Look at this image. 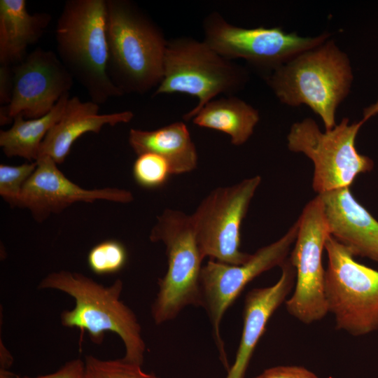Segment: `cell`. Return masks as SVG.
<instances>
[{
  "label": "cell",
  "instance_id": "cell-1",
  "mask_svg": "<svg viewBox=\"0 0 378 378\" xmlns=\"http://www.w3.org/2000/svg\"><path fill=\"white\" fill-rule=\"evenodd\" d=\"M108 73L124 94H144L160 83L168 40L130 0H106Z\"/></svg>",
  "mask_w": 378,
  "mask_h": 378
},
{
  "label": "cell",
  "instance_id": "cell-2",
  "mask_svg": "<svg viewBox=\"0 0 378 378\" xmlns=\"http://www.w3.org/2000/svg\"><path fill=\"white\" fill-rule=\"evenodd\" d=\"M38 288L62 291L74 299L75 307L61 314L62 326L86 331L97 344L103 342L106 332L115 333L125 345L122 358L142 366L146 346L136 316L120 299L121 279L105 286L83 274L61 270L48 274Z\"/></svg>",
  "mask_w": 378,
  "mask_h": 378
},
{
  "label": "cell",
  "instance_id": "cell-3",
  "mask_svg": "<svg viewBox=\"0 0 378 378\" xmlns=\"http://www.w3.org/2000/svg\"><path fill=\"white\" fill-rule=\"evenodd\" d=\"M354 80L350 59L332 39L304 51L265 77L277 99L290 106L306 105L326 130L336 125L338 106Z\"/></svg>",
  "mask_w": 378,
  "mask_h": 378
},
{
  "label": "cell",
  "instance_id": "cell-4",
  "mask_svg": "<svg viewBox=\"0 0 378 378\" xmlns=\"http://www.w3.org/2000/svg\"><path fill=\"white\" fill-rule=\"evenodd\" d=\"M106 15V0H67L55 30L57 56L99 105L123 95L108 73Z\"/></svg>",
  "mask_w": 378,
  "mask_h": 378
},
{
  "label": "cell",
  "instance_id": "cell-5",
  "mask_svg": "<svg viewBox=\"0 0 378 378\" xmlns=\"http://www.w3.org/2000/svg\"><path fill=\"white\" fill-rule=\"evenodd\" d=\"M248 80L243 66L221 56L203 40L178 36L167 41L162 79L153 97L177 93L195 97L197 105L183 115L188 121L219 94L234 95Z\"/></svg>",
  "mask_w": 378,
  "mask_h": 378
},
{
  "label": "cell",
  "instance_id": "cell-6",
  "mask_svg": "<svg viewBox=\"0 0 378 378\" xmlns=\"http://www.w3.org/2000/svg\"><path fill=\"white\" fill-rule=\"evenodd\" d=\"M149 239L162 241L167 270L158 280L151 314L157 325L174 319L188 305L202 307L200 272L204 259L197 245L190 215L167 209L158 216Z\"/></svg>",
  "mask_w": 378,
  "mask_h": 378
},
{
  "label": "cell",
  "instance_id": "cell-7",
  "mask_svg": "<svg viewBox=\"0 0 378 378\" xmlns=\"http://www.w3.org/2000/svg\"><path fill=\"white\" fill-rule=\"evenodd\" d=\"M364 123L363 119L350 123L348 118H344L325 132L310 118L291 125L287 135L288 148L312 161V188L318 195L349 188L358 175L373 169V160L359 153L355 146Z\"/></svg>",
  "mask_w": 378,
  "mask_h": 378
},
{
  "label": "cell",
  "instance_id": "cell-8",
  "mask_svg": "<svg viewBox=\"0 0 378 378\" xmlns=\"http://www.w3.org/2000/svg\"><path fill=\"white\" fill-rule=\"evenodd\" d=\"M325 293L337 330L361 336L378 330V271L354 260L331 235L325 242Z\"/></svg>",
  "mask_w": 378,
  "mask_h": 378
},
{
  "label": "cell",
  "instance_id": "cell-9",
  "mask_svg": "<svg viewBox=\"0 0 378 378\" xmlns=\"http://www.w3.org/2000/svg\"><path fill=\"white\" fill-rule=\"evenodd\" d=\"M202 29L203 41L221 56L230 60L243 59L270 72L323 43L330 35L325 32L302 36L279 27L244 28L230 24L216 11L205 17Z\"/></svg>",
  "mask_w": 378,
  "mask_h": 378
},
{
  "label": "cell",
  "instance_id": "cell-10",
  "mask_svg": "<svg viewBox=\"0 0 378 378\" xmlns=\"http://www.w3.org/2000/svg\"><path fill=\"white\" fill-rule=\"evenodd\" d=\"M261 182L260 176L214 189L190 215L197 245L204 258L241 265L251 254L240 251L241 225Z\"/></svg>",
  "mask_w": 378,
  "mask_h": 378
},
{
  "label": "cell",
  "instance_id": "cell-11",
  "mask_svg": "<svg viewBox=\"0 0 378 378\" xmlns=\"http://www.w3.org/2000/svg\"><path fill=\"white\" fill-rule=\"evenodd\" d=\"M297 221L298 234L289 257L296 272L295 288L286 307L298 321L311 324L328 313L321 258L330 234L319 195L305 205Z\"/></svg>",
  "mask_w": 378,
  "mask_h": 378
},
{
  "label": "cell",
  "instance_id": "cell-12",
  "mask_svg": "<svg viewBox=\"0 0 378 378\" xmlns=\"http://www.w3.org/2000/svg\"><path fill=\"white\" fill-rule=\"evenodd\" d=\"M298 230L296 221L280 239L257 250L243 264L230 265L211 260L202 267V307L209 316L220 358L227 369V355L220 332L225 312L251 281L265 271L280 267L288 258Z\"/></svg>",
  "mask_w": 378,
  "mask_h": 378
},
{
  "label": "cell",
  "instance_id": "cell-13",
  "mask_svg": "<svg viewBox=\"0 0 378 378\" xmlns=\"http://www.w3.org/2000/svg\"><path fill=\"white\" fill-rule=\"evenodd\" d=\"M12 69L13 94L9 104L0 108L1 125L10 123L19 114L29 119L46 115L69 93L74 83L57 55L40 47Z\"/></svg>",
  "mask_w": 378,
  "mask_h": 378
},
{
  "label": "cell",
  "instance_id": "cell-14",
  "mask_svg": "<svg viewBox=\"0 0 378 378\" xmlns=\"http://www.w3.org/2000/svg\"><path fill=\"white\" fill-rule=\"evenodd\" d=\"M36 162L35 171L23 186L18 206L28 209L37 222L78 202L128 203L134 200L132 193L125 189L80 187L65 176L49 156H40Z\"/></svg>",
  "mask_w": 378,
  "mask_h": 378
},
{
  "label": "cell",
  "instance_id": "cell-15",
  "mask_svg": "<svg viewBox=\"0 0 378 378\" xmlns=\"http://www.w3.org/2000/svg\"><path fill=\"white\" fill-rule=\"evenodd\" d=\"M330 235L354 257L378 263V221L356 201L349 188L320 195Z\"/></svg>",
  "mask_w": 378,
  "mask_h": 378
},
{
  "label": "cell",
  "instance_id": "cell-16",
  "mask_svg": "<svg viewBox=\"0 0 378 378\" xmlns=\"http://www.w3.org/2000/svg\"><path fill=\"white\" fill-rule=\"evenodd\" d=\"M280 267L281 275L276 284L252 289L245 297L241 337L234 362L227 370L226 378H244L268 321L285 301L295 284L296 272L289 258Z\"/></svg>",
  "mask_w": 378,
  "mask_h": 378
},
{
  "label": "cell",
  "instance_id": "cell-17",
  "mask_svg": "<svg viewBox=\"0 0 378 378\" xmlns=\"http://www.w3.org/2000/svg\"><path fill=\"white\" fill-rule=\"evenodd\" d=\"M99 104L91 100L83 102L77 96L69 97L61 118L43 139L39 157L47 155L57 164H61L74 143L83 134H98L105 125L127 123L134 117L130 111L99 114Z\"/></svg>",
  "mask_w": 378,
  "mask_h": 378
},
{
  "label": "cell",
  "instance_id": "cell-18",
  "mask_svg": "<svg viewBox=\"0 0 378 378\" xmlns=\"http://www.w3.org/2000/svg\"><path fill=\"white\" fill-rule=\"evenodd\" d=\"M51 21L47 13L30 14L25 0H0V65L14 66L41 38Z\"/></svg>",
  "mask_w": 378,
  "mask_h": 378
},
{
  "label": "cell",
  "instance_id": "cell-19",
  "mask_svg": "<svg viewBox=\"0 0 378 378\" xmlns=\"http://www.w3.org/2000/svg\"><path fill=\"white\" fill-rule=\"evenodd\" d=\"M128 141L137 155L153 153L164 158L169 164L172 174L190 172L197 167L196 147L183 121L154 130L132 128Z\"/></svg>",
  "mask_w": 378,
  "mask_h": 378
},
{
  "label": "cell",
  "instance_id": "cell-20",
  "mask_svg": "<svg viewBox=\"0 0 378 378\" xmlns=\"http://www.w3.org/2000/svg\"><path fill=\"white\" fill-rule=\"evenodd\" d=\"M259 120L258 111L234 95L212 99L192 118V122L200 127L228 134L234 146L248 141Z\"/></svg>",
  "mask_w": 378,
  "mask_h": 378
},
{
  "label": "cell",
  "instance_id": "cell-21",
  "mask_svg": "<svg viewBox=\"0 0 378 378\" xmlns=\"http://www.w3.org/2000/svg\"><path fill=\"white\" fill-rule=\"evenodd\" d=\"M69 99V93L64 94L48 113L40 118L24 120L22 115H16L10 128L0 132V146L5 155L36 161L43 139L61 118Z\"/></svg>",
  "mask_w": 378,
  "mask_h": 378
},
{
  "label": "cell",
  "instance_id": "cell-22",
  "mask_svg": "<svg viewBox=\"0 0 378 378\" xmlns=\"http://www.w3.org/2000/svg\"><path fill=\"white\" fill-rule=\"evenodd\" d=\"M88 265L98 275L120 272L127 261V251L122 243L107 239L94 246L88 254Z\"/></svg>",
  "mask_w": 378,
  "mask_h": 378
},
{
  "label": "cell",
  "instance_id": "cell-23",
  "mask_svg": "<svg viewBox=\"0 0 378 378\" xmlns=\"http://www.w3.org/2000/svg\"><path fill=\"white\" fill-rule=\"evenodd\" d=\"M84 361L85 378H158L153 374L144 372L141 365L128 362L122 358L102 360L88 355Z\"/></svg>",
  "mask_w": 378,
  "mask_h": 378
},
{
  "label": "cell",
  "instance_id": "cell-24",
  "mask_svg": "<svg viewBox=\"0 0 378 378\" xmlns=\"http://www.w3.org/2000/svg\"><path fill=\"white\" fill-rule=\"evenodd\" d=\"M171 174L167 161L153 153L139 155L132 167V175L135 181L141 187L147 189L162 186Z\"/></svg>",
  "mask_w": 378,
  "mask_h": 378
},
{
  "label": "cell",
  "instance_id": "cell-25",
  "mask_svg": "<svg viewBox=\"0 0 378 378\" xmlns=\"http://www.w3.org/2000/svg\"><path fill=\"white\" fill-rule=\"evenodd\" d=\"M36 167V161L16 166L0 164V195L11 206H18L23 186Z\"/></svg>",
  "mask_w": 378,
  "mask_h": 378
},
{
  "label": "cell",
  "instance_id": "cell-26",
  "mask_svg": "<svg viewBox=\"0 0 378 378\" xmlns=\"http://www.w3.org/2000/svg\"><path fill=\"white\" fill-rule=\"evenodd\" d=\"M1 378H85V361L75 358L66 362L55 372L36 377H20L12 372Z\"/></svg>",
  "mask_w": 378,
  "mask_h": 378
},
{
  "label": "cell",
  "instance_id": "cell-27",
  "mask_svg": "<svg viewBox=\"0 0 378 378\" xmlns=\"http://www.w3.org/2000/svg\"><path fill=\"white\" fill-rule=\"evenodd\" d=\"M255 378H318L312 371L295 365H280L265 370Z\"/></svg>",
  "mask_w": 378,
  "mask_h": 378
},
{
  "label": "cell",
  "instance_id": "cell-28",
  "mask_svg": "<svg viewBox=\"0 0 378 378\" xmlns=\"http://www.w3.org/2000/svg\"><path fill=\"white\" fill-rule=\"evenodd\" d=\"M13 90V74L11 66L0 65V104H9Z\"/></svg>",
  "mask_w": 378,
  "mask_h": 378
},
{
  "label": "cell",
  "instance_id": "cell-29",
  "mask_svg": "<svg viewBox=\"0 0 378 378\" xmlns=\"http://www.w3.org/2000/svg\"><path fill=\"white\" fill-rule=\"evenodd\" d=\"M13 358L8 349L2 344L1 341V369L0 371L9 370L13 364Z\"/></svg>",
  "mask_w": 378,
  "mask_h": 378
},
{
  "label": "cell",
  "instance_id": "cell-30",
  "mask_svg": "<svg viewBox=\"0 0 378 378\" xmlns=\"http://www.w3.org/2000/svg\"><path fill=\"white\" fill-rule=\"evenodd\" d=\"M377 115H378V99L374 104L364 108L362 119L366 122L368 119Z\"/></svg>",
  "mask_w": 378,
  "mask_h": 378
}]
</instances>
